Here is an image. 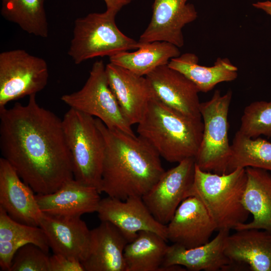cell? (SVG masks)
I'll use <instances>...</instances> for the list:
<instances>
[{
    "instance_id": "1",
    "label": "cell",
    "mask_w": 271,
    "mask_h": 271,
    "mask_svg": "<svg viewBox=\"0 0 271 271\" xmlns=\"http://www.w3.org/2000/svg\"><path fill=\"white\" fill-rule=\"evenodd\" d=\"M36 94L26 105L0 109L2 158L37 194H47L74 179L62 120L41 106Z\"/></svg>"
},
{
    "instance_id": "2",
    "label": "cell",
    "mask_w": 271,
    "mask_h": 271,
    "mask_svg": "<svg viewBox=\"0 0 271 271\" xmlns=\"http://www.w3.org/2000/svg\"><path fill=\"white\" fill-rule=\"evenodd\" d=\"M97 124L104 138L100 193L122 200L142 197L159 180L165 170L157 151L144 139Z\"/></svg>"
},
{
    "instance_id": "3",
    "label": "cell",
    "mask_w": 271,
    "mask_h": 271,
    "mask_svg": "<svg viewBox=\"0 0 271 271\" xmlns=\"http://www.w3.org/2000/svg\"><path fill=\"white\" fill-rule=\"evenodd\" d=\"M202 119L188 117L169 107L156 96L138 124V135L170 163L195 158L202 139Z\"/></svg>"
},
{
    "instance_id": "4",
    "label": "cell",
    "mask_w": 271,
    "mask_h": 271,
    "mask_svg": "<svg viewBox=\"0 0 271 271\" xmlns=\"http://www.w3.org/2000/svg\"><path fill=\"white\" fill-rule=\"evenodd\" d=\"M246 183L245 168L218 174L204 171L195 165L193 183L185 198L194 196L202 202L216 231L235 229L246 222L250 214L242 203Z\"/></svg>"
},
{
    "instance_id": "5",
    "label": "cell",
    "mask_w": 271,
    "mask_h": 271,
    "mask_svg": "<svg viewBox=\"0 0 271 271\" xmlns=\"http://www.w3.org/2000/svg\"><path fill=\"white\" fill-rule=\"evenodd\" d=\"M62 120L74 179L100 193L105 144L96 118L70 108Z\"/></svg>"
},
{
    "instance_id": "6",
    "label": "cell",
    "mask_w": 271,
    "mask_h": 271,
    "mask_svg": "<svg viewBox=\"0 0 271 271\" xmlns=\"http://www.w3.org/2000/svg\"><path fill=\"white\" fill-rule=\"evenodd\" d=\"M116 15L106 10L75 20L68 51L75 64L139 48V41L126 36L117 28Z\"/></svg>"
},
{
    "instance_id": "7",
    "label": "cell",
    "mask_w": 271,
    "mask_h": 271,
    "mask_svg": "<svg viewBox=\"0 0 271 271\" xmlns=\"http://www.w3.org/2000/svg\"><path fill=\"white\" fill-rule=\"evenodd\" d=\"M232 96L231 90L223 95L216 90L210 100L200 103L204 128L194 159L196 165L204 171L218 174L227 173L231 155L228 114Z\"/></svg>"
},
{
    "instance_id": "8",
    "label": "cell",
    "mask_w": 271,
    "mask_h": 271,
    "mask_svg": "<svg viewBox=\"0 0 271 271\" xmlns=\"http://www.w3.org/2000/svg\"><path fill=\"white\" fill-rule=\"evenodd\" d=\"M61 99L70 108L96 117L110 129L135 135L109 86L102 60L93 63L81 89L62 95Z\"/></svg>"
},
{
    "instance_id": "9",
    "label": "cell",
    "mask_w": 271,
    "mask_h": 271,
    "mask_svg": "<svg viewBox=\"0 0 271 271\" xmlns=\"http://www.w3.org/2000/svg\"><path fill=\"white\" fill-rule=\"evenodd\" d=\"M48 67L42 58L23 49L0 53V109L10 102L36 94L46 86Z\"/></svg>"
},
{
    "instance_id": "10",
    "label": "cell",
    "mask_w": 271,
    "mask_h": 271,
    "mask_svg": "<svg viewBox=\"0 0 271 271\" xmlns=\"http://www.w3.org/2000/svg\"><path fill=\"white\" fill-rule=\"evenodd\" d=\"M195 161L188 158L165 171L153 187L142 198L154 217L167 225L185 198L194 181Z\"/></svg>"
},
{
    "instance_id": "11",
    "label": "cell",
    "mask_w": 271,
    "mask_h": 271,
    "mask_svg": "<svg viewBox=\"0 0 271 271\" xmlns=\"http://www.w3.org/2000/svg\"><path fill=\"white\" fill-rule=\"evenodd\" d=\"M96 212L101 221H108L115 225L128 242L140 231L154 232L168 241L167 225L154 217L142 197L131 196L122 200L107 196L101 199Z\"/></svg>"
},
{
    "instance_id": "12",
    "label": "cell",
    "mask_w": 271,
    "mask_h": 271,
    "mask_svg": "<svg viewBox=\"0 0 271 271\" xmlns=\"http://www.w3.org/2000/svg\"><path fill=\"white\" fill-rule=\"evenodd\" d=\"M188 1L154 0L151 21L139 42L165 41L182 47L183 28L198 17L195 7Z\"/></svg>"
},
{
    "instance_id": "13",
    "label": "cell",
    "mask_w": 271,
    "mask_h": 271,
    "mask_svg": "<svg viewBox=\"0 0 271 271\" xmlns=\"http://www.w3.org/2000/svg\"><path fill=\"white\" fill-rule=\"evenodd\" d=\"M145 77L156 97L163 104L190 118L202 119L199 91L182 73L165 65L157 67Z\"/></svg>"
},
{
    "instance_id": "14",
    "label": "cell",
    "mask_w": 271,
    "mask_h": 271,
    "mask_svg": "<svg viewBox=\"0 0 271 271\" xmlns=\"http://www.w3.org/2000/svg\"><path fill=\"white\" fill-rule=\"evenodd\" d=\"M166 225L167 240L187 248L207 243L216 231L205 207L194 196L182 201Z\"/></svg>"
},
{
    "instance_id": "15",
    "label": "cell",
    "mask_w": 271,
    "mask_h": 271,
    "mask_svg": "<svg viewBox=\"0 0 271 271\" xmlns=\"http://www.w3.org/2000/svg\"><path fill=\"white\" fill-rule=\"evenodd\" d=\"M109 86L126 120L138 124L150 101L156 97L145 76L137 75L111 62L105 66Z\"/></svg>"
},
{
    "instance_id": "16",
    "label": "cell",
    "mask_w": 271,
    "mask_h": 271,
    "mask_svg": "<svg viewBox=\"0 0 271 271\" xmlns=\"http://www.w3.org/2000/svg\"><path fill=\"white\" fill-rule=\"evenodd\" d=\"M34 193L9 163L1 158L0 207L20 223L39 226L43 212Z\"/></svg>"
},
{
    "instance_id": "17",
    "label": "cell",
    "mask_w": 271,
    "mask_h": 271,
    "mask_svg": "<svg viewBox=\"0 0 271 271\" xmlns=\"http://www.w3.org/2000/svg\"><path fill=\"white\" fill-rule=\"evenodd\" d=\"M39 226L44 231L53 253L81 261L88 250L90 230L80 216L52 215L43 213Z\"/></svg>"
},
{
    "instance_id": "18",
    "label": "cell",
    "mask_w": 271,
    "mask_h": 271,
    "mask_svg": "<svg viewBox=\"0 0 271 271\" xmlns=\"http://www.w3.org/2000/svg\"><path fill=\"white\" fill-rule=\"evenodd\" d=\"M224 253L231 263V269L271 271V232L257 229L236 230L226 237Z\"/></svg>"
},
{
    "instance_id": "19",
    "label": "cell",
    "mask_w": 271,
    "mask_h": 271,
    "mask_svg": "<svg viewBox=\"0 0 271 271\" xmlns=\"http://www.w3.org/2000/svg\"><path fill=\"white\" fill-rule=\"evenodd\" d=\"M128 240L108 221L90 230L87 254L81 261L85 271H125L123 252Z\"/></svg>"
},
{
    "instance_id": "20",
    "label": "cell",
    "mask_w": 271,
    "mask_h": 271,
    "mask_svg": "<svg viewBox=\"0 0 271 271\" xmlns=\"http://www.w3.org/2000/svg\"><path fill=\"white\" fill-rule=\"evenodd\" d=\"M229 230L222 229L207 243L191 248L173 243L168 245L161 270L173 265H182L190 271H217L231 269V263L224 253Z\"/></svg>"
},
{
    "instance_id": "21",
    "label": "cell",
    "mask_w": 271,
    "mask_h": 271,
    "mask_svg": "<svg viewBox=\"0 0 271 271\" xmlns=\"http://www.w3.org/2000/svg\"><path fill=\"white\" fill-rule=\"evenodd\" d=\"M95 188L81 184L74 179L65 183L55 192L37 194L41 211L45 214L65 216H81L97 212L101 198Z\"/></svg>"
},
{
    "instance_id": "22",
    "label": "cell",
    "mask_w": 271,
    "mask_h": 271,
    "mask_svg": "<svg viewBox=\"0 0 271 271\" xmlns=\"http://www.w3.org/2000/svg\"><path fill=\"white\" fill-rule=\"evenodd\" d=\"M245 170L247 183L242 203L253 219L235 230L257 229L271 232V175L257 168L248 167Z\"/></svg>"
},
{
    "instance_id": "23",
    "label": "cell",
    "mask_w": 271,
    "mask_h": 271,
    "mask_svg": "<svg viewBox=\"0 0 271 271\" xmlns=\"http://www.w3.org/2000/svg\"><path fill=\"white\" fill-rule=\"evenodd\" d=\"M198 56L186 53L172 58L168 65L193 82L199 92H207L218 83L236 79L238 68L227 58H218L212 66L198 64Z\"/></svg>"
},
{
    "instance_id": "24",
    "label": "cell",
    "mask_w": 271,
    "mask_h": 271,
    "mask_svg": "<svg viewBox=\"0 0 271 271\" xmlns=\"http://www.w3.org/2000/svg\"><path fill=\"white\" fill-rule=\"evenodd\" d=\"M28 243L34 244L49 252L47 238L40 226L20 223L0 207V266L2 270L9 271L16 251Z\"/></svg>"
},
{
    "instance_id": "25",
    "label": "cell",
    "mask_w": 271,
    "mask_h": 271,
    "mask_svg": "<svg viewBox=\"0 0 271 271\" xmlns=\"http://www.w3.org/2000/svg\"><path fill=\"white\" fill-rule=\"evenodd\" d=\"M140 43L139 48L134 52L122 51L109 57L110 62L139 76H146L181 55L179 48L169 42Z\"/></svg>"
},
{
    "instance_id": "26",
    "label": "cell",
    "mask_w": 271,
    "mask_h": 271,
    "mask_svg": "<svg viewBox=\"0 0 271 271\" xmlns=\"http://www.w3.org/2000/svg\"><path fill=\"white\" fill-rule=\"evenodd\" d=\"M158 234L140 231L125 246V271H161L168 245Z\"/></svg>"
},
{
    "instance_id": "27",
    "label": "cell",
    "mask_w": 271,
    "mask_h": 271,
    "mask_svg": "<svg viewBox=\"0 0 271 271\" xmlns=\"http://www.w3.org/2000/svg\"><path fill=\"white\" fill-rule=\"evenodd\" d=\"M46 0H1V14L27 33L46 38L48 22L45 9Z\"/></svg>"
},
{
    "instance_id": "28",
    "label": "cell",
    "mask_w": 271,
    "mask_h": 271,
    "mask_svg": "<svg viewBox=\"0 0 271 271\" xmlns=\"http://www.w3.org/2000/svg\"><path fill=\"white\" fill-rule=\"evenodd\" d=\"M231 149L227 173L248 167L271 171V142L259 137H248L238 130Z\"/></svg>"
},
{
    "instance_id": "29",
    "label": "cell",
    "mask_w": 271,
    "mask_h": 271,
    "mask_svg": "<svg viewBox=\"0 0 271 271\" xmlns=\"http://www.w3.org/2000/svg\"><path fill=\"white\" fill-rule=\"evenodd\" d=\"M238 131L252 139L260 135L271 138V101H257L246 106Z\"/></svg>"
},
{
    "instance_id": "30",
    "label": "cell",
    "mask_w": 271,
    "mask_h": 271,
    "mask_svg": "<svg viewBox=\"0 0 271 271\" xmlns=\"http://www.w3.org/2000/svg\"><path fill=\"white\" fill-rule=\"evenodd\" d=\"M49 258L48 252L28 243L16 251L9 271H50Z\"/></svg>"
},
{
    "instance_id": "31",
    "label": "cell",
    "mask_w": 271,
    "mask_h": 271,
    "mask_svg": "<svg viewBox=\"0 0 271 271\" xmlns=\"http://www.w3.org/2000/svg\"><path fill=\"white\" fill-rule=\"evenodd\" d=\"M50 271H85L81 261L62 254L50 256Z\"/></svg>"
},
{
    "instance_id": "32",
    "label": "cell",
    "mask_w": 271,
    "mask_h": 271,
    "mask_svg": "<svg viewBox=\"0 0 271 271\" xmlns=\"http://www.w3.org/2000/svg\"><path fill=\"white\" fill-rule=\"evenodd\" d=\"M106 7V11L117 14L125 6L129 4L132 0H103Z\"/></svg>"
},
{
    "instance_id": "33",
    "label": "cell",
    "mask_w": 271,
    "mask_h": 271,
    "mask_svg": "<svg viewBox=\"0 0 271 271\" xmlns=\"http://www.w3.org/2000/svg\"><path fill=\"white\" fill-rule=\"evenodd\" d=\"M252 6L256 9L261 10L271 16V1H266L257 2L252 4Z\"/></svg>"
}]
</instances>
